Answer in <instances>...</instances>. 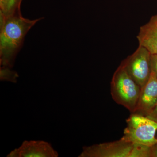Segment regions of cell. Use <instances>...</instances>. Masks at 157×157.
Masks as SVG:
<instances>
[{
	"instance_id": "6da1fadb",
	"label": "cell",
	"mask_w": 157,
	"mask_h": 157,
	"mask_svg": "<svg viewBox=\"0 0 157 157\" xmlns=\"http://www.w3.org/2000/svg\"><path fill=\"white\" fill-rule=\"evenodd\" d=\"M42 18L30 20L21 14L6 19L0 27V65L13 68L17 53L28 32Z\"/></svg>"
},
{
	"instance_id": "ba28073f",
	"label": "cell",
	"mask_w": 157,
	"mask_h": 157,
	"mask_svg": "<svg viewBox=\"0 0 157 157\" xmlns=\"http://www.w3.org/2000/svg\"><path fill=\"white\" fill-rule=\"evenodd\" d=\"M137 38L139 45L146 48L151 54H157V14L140 27Z\"/></svg>"
},
{
	"instance_id": "3957f363",
	"label": "cell",
	"mask_w": 157,
	"mask_h": 157,
	"mask_svg": "<svg viewBox=\"0 0 157 157\" xmlns=\"http://www.w3.org/2000/svg\"><path fill=\"white\" fill-rule=\"evenodd\" d=\"M141 89L121 63L113 74L111 82V94L113 100L134 113Z\"/></svg>"
},
{
	"instance_id": "277c9868",
	"label": "cell",
	"mask_w": 157,
	"mask_h": 157,
	"mask_svg": "<svg viewBox=\"0 0 157 157\" xmlns=\"http://www.w3.org/2000/svg\"><path fill=\"white\" fill-rule=\"evenodd\" d=\"M126 121L122 139L150 147L157 144V122L137 113L132 114Z\"/></svg>"
},
{
	"instance_id": "30bf717a",
	"label": "cell",
	"mask_w": 157,
	"mask_h": 157,
	"mask_svg": "<svg viewBox=\"0 0 157 157\" xmlns=\"http://www.w3.org/2000/svg\"><path fill=\"white\" fill-rule=\"evenodd\" d=\"M8 67H1L0 69V79L1 81L11 82L16 83L17 78L19 77L18 73Z\"/></svg>"
},
{
	"instance_id": "9c48e42d",
	"label": "cell",
	"mask_w": 157,
	"mask_h": 157,
	"mask_svg": "<svg viewBox=\"0 0 157 157\" xmlns=\"http://www.w3.org/2000/svg\"><path fill=\"white\" fill-rule=\"evenodd\" d=\"M23 0H0V26L9 17L21 14Z\"/></svg>"
},
{
	"instance_id": "8fae6325",
	"label": "cell",
	"mask_w": 157,
	"mask_h": 157,
	"mask_svg": "<svg viewBox=\"0 0 157 157\" xmlns=\"http://www.w3.org/2000/svg\"><path fill=\"white\" fill-rule=\"evenodd\" d=\"M151 70L154 72L157 77V54H151Z\"/></svg>"
},
{
	"instance_id": "52a82bcc",
	"label": "cell",
	"mask_w": 157,
	"mask_h": 157,
	"mask_svg": "<svg viewBox=\"0 0 157 157\" xmlns=\"http://www.w3.org/2000/svg\"><path fill=\"white\" fill-rule=\"evenodd\" d=\"M157 103V77L152 71L149 78L141 88L139 101L134 113L148 115Z\"/></svg>"
},
{
	"instance_id": "4fadbf2b",
	"label": "cell",
	"mask_w": 157,
	"mask_h": 157,
	"mask_svg": "<svg viewBox=\"0 0 157 157\" xmlns=\"http://www.w3.org/2000/svg\"><path fill=\"white\" fill-rule=\"evenodd\" d=\"M152 157H157V144L151 146Z\"/></svg>"
},
{
	"instance_id": "5b68a950",
	"label": "cell",
	"mask_w": 157,
	"mask_h": 157,
	"mask_svg": "<svg viewBox=\"0 0 157 157\" xmlns=\"http://www.w3.org/2000/svg\"><path fill=\"white\" fill-rule=\"evenodd\" d=\"M151 54L139 45L135 52L121 63L129 75L140 88L146 84L151 72Z\"/></svg>"
},
{
	"instance_id": "7c38bea8",
	"label": "cell",
	"mask_w": 157,
	"mask_h": 157,
	"mask_svg": "<svg viewBox=\"0 0 157 157\" xmlns=\"http://www.w3.org/2000/svg\"><path fill=\"white\" fill-rule=\"evenodd\" d=\"M146 116L157 122V103L153 109H152L151 112Z\"/></svg>"
},
{
	"instance_id": "7a4b0ae2",
	"label": "cell",
	"mask_w": 157,
	"mask_h": 157,
	"mask_svg": "<svg viewBox=\"0 0 157 157\" xmlns=\"http://www.w3.org/2000/svg\"><path fill=\"white\" fill-rule=\"evenodd\" d=\"M79 157H152L151 147L132 143L121 138L118 141L84 147Z\"/></svg>"
},
{
	"instance_id": "8992f818",
	"label": "cell",
	"mask_w": 157,
	"mask_h": 157,
	"mask_svg": "<svg viewBox=\"0 0 157 157\" xmlns=\"http://www.w3.org/2000/svg\"><path fill=\"white\" fill-rule=\"evenodd\" d=\"M57 151L51 144L43 140H25L21 146L11 151L8 157H57Z\"/></svg>"
}]
</instances>
